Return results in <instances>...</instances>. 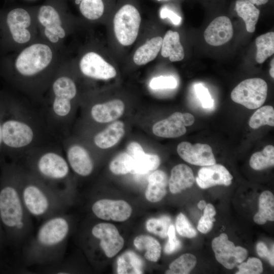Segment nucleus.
I'll list each match as a JSON object with an SVG mask.
<instances>
[{
  "instance_id": "5fc2aeb1",
  "label": "nucleus",
  "mask_w": 274,
  "mask_h": 274,
  "mask_svg": "<svg viewBox=\"0 0 274 274\" xmlns=\"http://www.w3.org/2000/svg\"><path fill=\"white\" fill-rule=\"evenodd\" d=\"M274 59L272 58L270 64V68L269 70V74L270 76L273 78H274Z\"/></svg>"
},
{
  "instance_id": "cd10ccee",
  "label": "nucleus",
  "mask_w": 274,
  "mask_h": 274,
  "mask_svg": "<svg viewBox=\"0 0 274 274\" xmlns=\"http://www.w3.org/2000/svg\"><path fill=\"white\" fill-rule=\"evenodd\" d=\"M119 274H140L143 273L144 262L134 252L127 251L120 256L117 261Z\"/></svg>"
},
{
  "instance_id": "7ed1b4c3",
  "label": "nucleus",
  "mask_w": 274,
  "mask_h": 274,
  "mask_svg": "<svg viewBox=\"0 0 274 274\" xmlns=\"http://www.w3.org/2000/svg\"><path fill=\"white\" fill-rule=\"evenodd\" d=\"M22 168L17 162L0 164V218L7 245L20 249L33 234V225L22 199Z\"/></svg>"
},
{
  "instance_id": "4c0bfd02",
  "label": "nucleus",
  "mask_w": 274,
  "mask_h": 274,
  "mask_svg": "<svg viewBox=\"0 0 274 274\" xmlns=\"http://www.w3.org/2000/svg\"><path fill=\"white\" fill-rule=\"evenodd\" d=\"M171 225V219L167 216L148 219L146 223L147 230L150 233L164 238L167 236V231Z\"/></svg>"
},
{
  "instance_id": "a18cd8bd",
  "label": "nucleus",
  "mask_w": 274,
  "mask_h": 274,
  "mask_svg": "<svg viewBox=\"0 0 274 274\" xmlns=\"http://www.w3.org/2000/svg\"><path fill=\"white\" fill-rule=\"evenodd\" d=\"M256 251L258 256L262 258L268 260L270 265H274V247L273 244L272 245L270 250H269L266 245L259 242L256 245Z\"/></svg>"
},
{
  "instance_id": "6e6552de",
  "label": "nucleus",
  "mask_w": 274,
  "mask_h": 274,
  "mask_svg": "<svg viewBox=\"0 0 274 274\" xmlns=\"http://www.w3.org/2000/svg\"><path fill=\"white\" fill-rule=\"evenodd\" d=\"M40 38L36 13L15 8L0 20V46L6 51L18 52Z\"/></svg>"
},
{
  "instance_id": "c756f323",
  "label": "nucleus",
  "mask_w": 274,
  "mask_h": 274,
  "mask_svg": "<svg viewBox=\"0 0 274 274\" xmlns=\"http://www.w3.org/2000/svg\"><path fill=\"white\" fill-rule=\"evenodd\" d=\"M135 248L140 250H145V257L148 260L157 262L161 255V248L157 240L147 235L136 236L133 241Z\"/></svg>"
},
{
  "instance_id": "bb28decb",
  "label": "nucleus",
  "mask_w": 274,
  "mask_h": 274,
  "mask_svg": "<svg viewBox=\"0 0 274 274\" xmlns=\"http://www.w3.org/2000/svg\"><path fill=\"white\" fill-rule=\"evenodd\" d=\"M238 16L245 22L247 31L254 32L258 20L260 11L248 0H236L235 6Z\"/></svg>"
},
{
  "instance_id": "2f4dec72",
  "label": "nucleus",
  "mask_w": 274,
  "mask_h": 274,
  "mask_svg": "<svg viewBox=\"0 0 274 274\" xmlns=\"http://www.w3.org/2000/svg\"><path fill=\"white\" fill-rule=\"evenodd\" d=\"M160 163V159L158 155L145 153L133 159V167L130 173L144 175L156 169Z\"/></svg>"
},
{
  "instance_id": "f704fd0d",
  "label": "nucleus",
  "mask_w": 274,
  "mask_h": 274,
  "mask_svg": "<svg viewBox=\"0 0 274 274\" xmlns=\"http://www.w3.org/2000/svg\"><path fill=\"white\" fill-rule=\"evenodd\" d=\"M196 264V257L193 254L185 253L170 264L169 269L165 271V273L188 274L194 268Z\"/></svg>"
},
{
  "instance_id": "4468645a",
  "label": "nucleus",
  "mask_w": 274,
  "mask_h": 274,
  "mask_svg": "<svg viewBox=\"0 0 274 274\" xmlns=\"http://www.w3.org/2000/svg\"><path fill=\"white\" fill-rule=\"evenodd\" d=\"M92 237L99 241V245L109 258L115 256L123 248L124 241L115 226L108 223H99L90 229Z\"/></svg>"
},
{
  "instance_id": "ddd939ff",
  "label": "nucleus",
  "mask_w": 274,
  "mask_h": 274,
  "mask_svg": "<svg viewBox=\"0 0 274 274\" xmlns=\"http://www.w3.org/2000/svg\"><path fill=\"white\" fill-rule=\"evenodd\" d=\"M212 248L218 262L229 269H233L243 262L248 255L246 249L235 246L224 233L213 239Z\"/></svg>"
},
{
  "instance_id": "a878e982",
  "label": "nucleus",
  "mask_w": 274,
  "mask_h": 274,
  "mask_svg": "<svg viewBox=\"0 0 274 274\" xmlns=\"http://www.w3.org/2000/svg\"><path fill=\"white\" fill-rule=\"evenodd\" d=\"M162 38L156 37L148 40L140 47L134 54V62L142 65L154 60L157 56L161 48Z\"/></svg>"
},
{
  "instance_id": "3c124183",
  "label": "nucleus",
  "mask_w": 274,
  "mask_h": 274,
  "mask_svg": "<svg viewBox=\"0 0 274 274\" xmlns=\"http://www.w3.org/2000/svg\"><path fill=\"white\" fill-rule=\"evenodd\" d=\"M251 3L256 6H260L266 4L269 0H248Z\"/></svg>"
},
{
  "instance_id": "c03bdc74",
  "label": "nucleus",
  "mask_w": 274,
  "mask_h": 274,
  "mask_svg": "<svg viewBox=\"0 0 274 274\" xmlns=\"http://www.w3.org/2000/svg\"><path fill=\"white\" fill-rule=\"evenodd\" d=\"M167 236L168 240L164 248V252L166 254H171L181 247V242L177 238L175 227L171 224L168 229Z\"/></svg>"
},
{
  "instance_id": "f3484780",
  "label": "nucleus",
  "mask_w": 274,
  "mask_h": 274,
  "mask_svg": "<svg viewBox=\"0 0 274 274\" xmlns=\"http://www.w3.org/2000/svg\"><path fill=\"white\" fill-rule=\"evenodd\" d=\"M177 150L180 157L191 164L204 166L216 163L212 149L209 145H192L188 142H182L178 144Z\"/></svg>"
},
{
  "instance_id": "c85d7f7f",
  "label": "nucleus",
  "mask_w": 274,
  "mask_h": 274,
  "mask_svg": "<svg viewBox=\"0 0 274 274\" xmlns=\"http://www.w3.org/2000/svg\"><path fill=\"white\" fill-rule=\"evenodd\" d=\"M254 222L263 225L267 221H274V196L272 192L265 190L259 198V210L254 216Z\"/></svg>"
},
{
  "instance_id": "e433bc0d",
  "label": "nucleus",
  "mask_w": 274,
  "mask_h": 274,
  "mask_svg": "<svg viewBox=\"0 0 274 274\" xmlns=\"http://www.w3.org/2000/svg\"><path fill=\"white\" fill-rule=\"evenodd\" d=\"M133 163V159L127 152H122L111 161L109 168L114 174L125 175L130 173Z\"/></svg>"
},
{
  "instance_id": "20e7f679",
  "label": "nucleus",
  "mask_w": 274,
  "mask_h": 274,
  "mask_svg": "<svg viewBox=\"0 0 274 274\" xmlns=\"http://www.w3.org/2000/svg\"><path fill=\"white\" fill-rule=\"evenodd\" d=\"M72 229L71 217L63 213L44 221L21 248L23 267L56 264L65 257L67 242Z\"/></svg>"
},
{
  "instance_id": "1a4fd4ad",
  "label": "nucleus",
  "mask_w": 274,
  "mask_h": 274,
  "mask_svg": "<svg viewBox=\"0 0 274 274\" xmlns=\"http://www.w3.org/2000/svg\"><path fill=\"white\" fill-rule=\"evenodd\" d=\"M40 38L60 50L70 32L69 22L64 13L51 5L41 6L36 12Z\"/></svg>"
},
{
  "instance_id": "2eb2a0df",
  "label": "nucleus",
  "mask_w": 274,
  "mask_h": 274,
  "mask_svg": "<svg viewBox=\"0 0 274 274\" xmlns=\"http://www.w3.org/2000/svg\"><path fill=\"white\" fill-rule=\"evenodd\" d=\"M78 65L80 71L84 76L92 79L107 80L115 77L117 74L114 66L94 51H88L84 54Z\"/></svg>"
},
{
  "instance_id": "9b49d317",
  "label": "nucleus",
  "mask_w": 274,
  "mask_h": 274,
  "mask_svg": "<svg viewBox=\"0 0 274 274\" xmlns=\"http://www.w3.org/2000/svg\"><path fill=\"white\" fill-rule=\"evenodd\" d=\"M141 18L133 6L126 4L121 7L114 18V29L118 42L129 46L135 41L139 33Z\"/></svg>"
},
{
  "instance_id": "473e14b6",
  "label": "nucleus",
  "mask_w": 274,
  "mask_h": 274,
  "mask_svg": "<svg viewBox=\"0 0 274 274\" xmlns=\"http://www.w3.org/2000/svg\"><path fill=\"white\" fill-rule=\"evenodd\" d=\"M249 164L253 169L256 170H263L273 166V146L267 145L262 151L254 153L250 158Z\"/></svg>"
},
{
  "instance_id": "864d4df0",
  "label": "nucleus",
  "mask_w": 274,
  "mask_h": 274,
  "mask_svg": "<svg viewBox=\"0 0 274 274\" xmlns=\"http://www.w3.org/2000/svg\"><path fill=\"white\" fill-rule=\"evenodd\" d=\"M206 205H207L206 202L203 200H201L198 202L197 204V207L200 210H203L204 209Z\"/></svg>"
},
{
  "instance_id": "393cba45",
  "label": "nucleus",
  "mask_w": 274,
  "mask_h": 274,
  "mask_svg": "<svg viewBox=\"0 0 274 274\" xmlns=\"http://www.w3.org/2000/svg\"><path fill=\"white\" fill-rule=\"evenodd\" d=\"M161 50V55L169 57L170 61H179L184 58V50L178 32L170 30L166 32L162 39Z\"/></svg>"
},
{
  "instance_id": "7c9ffc66",
  "label": "nucleus",
  "mask_w": 274,
  "mask_h": 274,
  "mask_svg": "<svg viewBox=\"0 0 274 274\" xmlns=\"http://www.w3.org/2000/svg\"><path fill=\"white\" fill-rule=\"evenodd\" d=\"M257 47L256 61L263 63L274 53V32L270 31L258 36L255 40Z\"/></svg>"
},
{
  "instance_id": "09e8293b",
  "label": "nucleus",
  "mask_w": 274,
  "mask_h": 274,
  "mask_svg": "<svg viewBox=\"0 0 274 274\" xmlns=\"http://www.w3.org/2000/svg\"><path fill=\"white\" fill-rule=\"evenodd\" d=\"M6 245H7L6 236L0 218V250L1 251Z\"/></svg>"
},
{
  "instance_id": "412c9836",
  "label": "nucleus",
  "mask_w": 274,
  "mask_h": 274,
  "mask_svg": "<svg viewBox=\"0 0 274 274\" xmlns=\"http://www.w3.org/2000/svg\"><path fill=\"white\" fill-rule=\"evenodd\" d=\"M125 106L120 99H114L104 103L94 104L90 109L92 120L98 123H105L114 121L123 114Z\"/></svg>"
},
{
  "instance_id": "a19ab883",
  "label": "nucleus",
  "mask_w": 274,
  "mask_h": 274,
  "mask_svg": "<svg viewBox=\"0 0 274 274\" xmlns=\"http://www.w3.org/2000/svg\"><path fill=\"white\" fill-rule=\"evenodd\" d=\"M236 266L238 270L236 274H259L263 271L262 263L256 257H250L246 262H242Z\"/></svg>"
},
{
  "instance_id": "6e6d98bb",
  "label": "nucleus",
  "mask_w": 274,
  "mask_h": 274,
  "mask_svg": "<svg viewBox=\"0 0 274 274\" xmlns=\"http://www.w3.org/2000/svg\"><path fill=\"white\" fill-rule=\"evenodd\" d=\"M158 1H161V0H158Z\"/></svg>"
},
{
  "instance_id": "37998d69",
  "label": "nucleus",
  "mask_w": 274,
  "mask_h": 274,
  "mask_svg": "<svg viewBox=\"0 0 274 274\" xmlns=\"http://www.w3.org/2000/svg\"><path fill=\"white\" fill-rule=\"evenodd\" d=\"M194 91L203 108L210 109L213 107L214 100L210 94L208 89L203 85L201 83L195 84Z\"/></svg>"
},
{
  "instance_id": "79ce46f5",
  "label": "nucleus",
  "mask_w": 274,
  "mask_h": 274,
  "mask_svg": "<svg viewBox=\"0 0 274 274\" xmlns=\"http://www.w3.org/2000/svg\"><path fill=\"white\" fill-rule=\"evenodd\" d=\"M152 89H174L177 86L176 79L172 76H159L153 78L149 83Z\"/></svg>"
},
{
  "instance_id": "ea45409f",
  "label": "nucleus",
  "mask_w": 274,
  "mask_h": 274,
  "mask_svg": "<svg viewBox=\"0 0 274 274\" xmlns=\"http://www.w3.org/2000/svg\"><path fill=\"white\" fill-rule=\"evenodd\" d=\"M176 226L178 233L182 236L191 238L194 237L197 234L196 229L182 213L177 217Z\"/></svg>"
},
{
  "instance_id": "de8ad7c7",
  "label": "nucleus",
  "mask_w": 274,
  "mask_h": 274,
  "mask_svg": "<svg viewBox=\"0 0 274 274\" xmlns=\"http://www.w3.org/2000/svg\"><path fill=\"white\" fill-rule=\"evenodd\" d=\"M127 153L134 159L145 153V152L140 144L137 142H132L127 146Z\"/></svg>"
},
{
  "instance_id": "58836bf2",
  "label": "nucleus",
  "mask_w": 274,
  "mask_h": 274,
  "mask_svg": "<svg viewBox=\"0 0 274 274\" xmlns=\"http://www.w3.org/2000/svg\"><path fill=\"white\" fill-rule=\"evenodd\" d=\"M203 210V214L198 221L197 228L200 232L207 233L212 229L214 222L216 220L214 216L216 212L214 206L211 203L207 204Z\"/></svg>"
},
{
  "instance_id": "aec40b11",
  "label": "nucleus",
  "mask_w": 274,
  "mask_h": 274,
  "mask_svg": "<svg viewBox=\"0 0 274 274\" xmlns=\"http://www.w3.org/2000/svg\"><path fill=\"white\" fill-rule=\"evenodd\" d=\"M153 133L159 137L175 138L186 132L183 113L175 112L167 118L155 123L152 127Z\"/></svg>"
},
{
  "instance_id": "8fccbe9b",
  "label": "nucleus",
  "mask_w": 274,
  "mask_h": 274,
  "mask_svg": "<svg viewBox=\"0 0 274 274\" xmlns=\"http://www.w3.org/2000/svg\"><path fill=\"white\" fill-rule=\"evenodd\" d=\"M5 161V158L3 154V141H2V128L1 116L0 114V164Z\"/></svg>"
},
{
  "instance_id": "39448f33",
  "label": "nucleus",
  "mask_w": 274,
  "mask_h": 274,
  "mask_svg": "<svg viewBox=\"0 0 274 274\" xmlns=\"http://www.w3.org/2000/svg\"><path fill=\"white\" fill-rule=\"evenodd\" d=\"M78 92L70 63L65 58L53 77L40 105L50 133L59 142L70 134Z\"/></svg>"
},
{
  "instance_id": "6ab92c4d",
  "label": "nucleus",
  "mask_w": 274,
  "mask_h": 274,
  "mask_svg": "<svg viewBox=\"0 0 274 274\" xmlns=\"http://www.w3.org/2000/svg\"><path fill=\"white\" fill-rule=\"evenodd\" d=\"M233 34V27L230 19L226 16H219L215 18L207 26L203 36L208 44L219 46L229 42Z\"/></svg>"
},
{
  "instance_id": "c9c22d12",
  "label": "nucleus",
  "mask_w": 274,
  "mask_h": 274,
  "mask_svg": "<svg viewBox=\"0 0 274 274\" xmlns=\"http://www.w3.org/2000/svg\"><path fill=\"white\" fill-rule=\"evenodd\" d=\"M249 125L253 129H257L265 125L273 126V108L271 106H265L258 109L251 117Z\"/></svg>"
},
{
  "instance_id": "f8f14e48",
  "label": "nucleus",
  "mask_w": 274,
  "mask_h": 274,
  "mask_svg": "<svg viewBox=\"0 0 274 274\" xmlns=\"http://www.w3.org/2000/svg\"><path fill=\"white\" fill-rule=\"evenodd\" d=\"M267 89V83L264 80L258 78L248 79L232 90L231 98L247 109H257L265 102Z\"/></svg>"
},
{
  "instance_id": "4be33fe9",
  "label": "nucleus",
  "mask_w": 274,
  "mask_h": 274,
  "mask_svg": "<svg viewBox=\"0 0 274 274\" xmlns=\"http://www.w3.org/2000/svg\"><path fill=\"white\" fill-rule=\"evenodd\" d=\"M195 178L192 169L185 164L175 166L171 170L168 181L169 188L173 194L180 193L192 186Z\"/></svg>"
},
{
  "instance_id": "b1692460",
  "label": "nucleus",
  "mask_w": 274,
  "mask_h": 274,
  "mask_svg": "<svg viewBox=\"0 0 274 274\" xmlns=\"http://www.w3.org/2000/svg\"><path fill=\"white\" fill-rule=\"evenodd\" d=\"M168 178L166 173L156 170L148 178V185L145 192L146 199L152 202L161 200L166 194Z\"/></svg>"
},
{
  "instance_id": "603ef678",
  "label": "nucleus",
  "mask_w": 274,
  "mask_h": 274,
  "mask_svg": "<svg viewBox=\"0 0 274 274\" xmlns=\"http://www.w3.org/2000/svg\"><path fill=\"white\" fill-rule=\"evenodd\" d=\"M1 250H0V272L6 271L8 269V266L4 263L1 256Z\"/></svg>"
},
{
  "instance_id": "f03ea898",
  "label": "nucleus",
  "mask_w": 274,
  "mask_h": 274,
  "mask_svg": "<svg viewBox=\"0 0 274 274\" xmlns=\"http://www.w3.org/2000/svg\"><path fill=\"white\" fill-rule=\"evenodd\" d=\"M6 59L3 77L16 92L40 106L65 57L64 50L40 38Z\"/></svg>"
},
{
  "instance_id": "dca6fc26",
  "label": "nucleus",
  "mask_w": 274,
  "mask_h": 274,
  "mask_svg": "<svg viewBox=\"0 0 274 274\" xmlns=\"http://www.w3.org/2000/svg\"><path fill=\"white\" fill-rule=\"evenodd\" d=\"M91 210L99 219L117 222L126 220L132 213L131 206L123 200L98 199L92 203Z\"/></svg>"
},
{
  "instance_id": "a211bd4d",
  "label": "nucleus",
  "mask_w": 274,
  "mask_h": 274,
  "mask_svg": "<svg viewBox=\"0 0 274 274\" xmlns=\"http://www.w3.org/2000/svg\"><path fill=\"white\" fill-rule=\"evenodd\" d=\"M232 179L224 166L215 163L200 168L195 180L200 188L207 189L216 185L228 186L232 183Z\"/></svg>"
},
{
  "instance_id": "72a5a7b5",
  "label": "nucleus",
  "mask_w": 274,
  "mask_h": 274,
  "mask_svg": "<svg viewBox=\"0 0 274 274\" xmlns=\"http://www.w3.org/2000/svg\"><path fill=\"white\" fill-rule=\"evenodd\" d=\"M76 2L79 5L81 14L88 20H97L104 14L102 0H76Z\"/></svg>"
},
{
  "instance_id": "9d476101",
  "label": "nucleus",
  "mask_w": 274,
  "mask_h": 274,
  "mask_svg": "<svg viewBox=\"0 0 274 274\" xmlns=\"http://www.w3.org/2000/svg\"><path fill=\"white\" fill-rule=\"evenodd\" d=\"M60 143L71 170L81 177L91 175L94 162L88 149L70 134L63 138Z\"/></svg>"
},
{
  "instance_id": "f257e3e1",
  "label": "nucleus",
  "mask_w": 274,
  "mask_h": 274,
  "mask_svg": "<svg viewBox=\"0 0 274 274\" xmlns=\"http://www.w3.org/2000/svg\"><path fill=\"white\" fill-rule=\"evenodd\" d=\"M0 114L3 154L10 161L18 162L31 149L57 141L40 106L16 92L0 91Z\"/></svg>"
},
{
  "instance_id": "49530a36",
  "label": "nucleus",
  "mask_w": 274,
  "mask_h": 274,
  "mask_svg": "<svg viewBox=\"0 0 274 274\" xmlns=\"http://www.w3.org/2000/svg\"><path fill=\"white\" fill-rule=\"evenodd\" d=\"M160 15L162 19L166 18L169 19L172 22L176 25H179L181 22L182 19L180 16L166 7L161 9Z\"/></svg>"
},
{
  "instance_id": "0eeeda50",
  "label": "nucleus",
  "mask_w": 274,
  "mask_h": 274,
  "mask_svg": "<svg viewBox=\"0 0 274 274\" xmlns=\"http://www.w3.org/2000/svg\"><path fill=\"white\" fill-rule=\"evenodd\" d=\"M22 168L20 192L30 216L44 221L65 213L72 203V197L46 185Z\"/></svg>"
},
{
  "instance_id": "5701e85b",
  "label": "nucleus",
  "mask_w": 274,
  "mask_h": 274,
  "mask_svg": "<svg viewBox=\"0 0 274 274\" xmlns=\"http://www.w3.org/2000/svg\"><path fill=\"white\" fill-rule=\"evenodd\" d=\"M125 133L124 124L116 121L105 129L96 133L92 139L94 145L102 149L111 148L116 145Z\"/></svg>"
},
{
  "instance_id": "423d86ee",
  "label": "nucleus",
  "mask_w": 274,
  "mask_h": 274,
  "mask_svg": "<svg viewBox=\"0 0 274 274\" xmlns=\"http://www.w3.org/2000/svg\"><path fill=\"white\" fill-rule=\"evenodd\" d=\"M17 162L44 183L72 197L71 170L60 142L54 141L34 148Z\"/></svg>"
}]
</instances>
